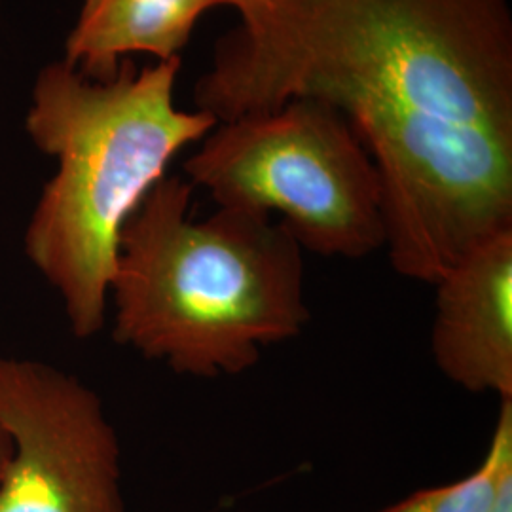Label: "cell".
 I'll list each match as a JSON object with an SVG mask.
<instances>
[{
  "instance_id": "5",
  "label": "cell",
  "mask_w": 512,
  "mask_h": 512,
  "mask_svg": "<svg viewBox=\"0 0 512 512\" xmlns=\"http://www.w3.org/2000/svg\"><path fill=\"white\" fill-rule=\"evenodd\" d=\"M0 423L12 439L0 512H126L120 440L90 385L0 355Z\"/></svg>"
},
{
  "instance_id": "1",
  "label": "cell",
  "mask_w": 512,
  "mask_h": 512,
  "mask_svg": "<svg viewBox=\"0 0 512 512\" xmlns=\"http://www.w3.org/2000/svg\"><path fill=\"white\" fill-rule=\"evenodd\" d=\"M296 97L340 110L363 141L397 274L435 285L512 232L507 0H291L262 42H220L196 86L219 124Z\"/></svg>"
},
{
  "instance_id": "4",
  "label": "cell",
  "mask_w": 512,
  "mask_h": 512,
  "mask_svg": "<svg viewBox=\"0 0 512 512\" xmlns=\"http://www.w3.org/2000/svg\"><path fill=\"white\" fill-rule=\"evenodd\" d=\"M219 207L279 215L302 251L361 260L385 247L376 165L340 110L296 97L220 122L184 162Z\"/></svg>"
},
{
  "instance_id": "11",
  "label": "cell",
  "mask_w": 512,
  "mask_h": 512,
  "mask_svg": "<svg viewBox=\"0 0 512 512\" xmlns=\"http://www.w3.org/2000/svg\"><path fill=\"white\" fill-rule=\"evenodd\" d=\"M10 456H12V439H10L8 431L4 429V425L0 423V478L6 471Z\"/></svg>"
},
{
  "instance_id": "6",
  "label": "cell",
  "mask_w": 512,
  "mask_h": 512,
  "mask_svg": "<svg viewBox=\"0 0 512 512\" xmlns=\"http://www.w3.org/2000/svg\"><path fill=\"white\" fill-rule=\"evenodd\" d=\"M435 287L437 368L469 393L512 399V232L463 256Z\"/></svg>"
},
{
  "instance_id": "8",
  "label": "cell",
  "mask_w": 512,
  "mask_h": 512,
  "mask_svg": "<svg viewBox=\"0 0 512 512\" xmlns=\"http://www.w3.org/2000/svg\"><path fill=\"white\" fill-rule=\"evenodd\" d=\"M512 478V399H501L494 435L473 473L437 488L420 490L380 512H490Z\"/></svg>"
},
{
  "instance_id": "9",
  "label": "cell",
  "mask_w": 512,
  "mask_h": 512,
  "mask_svg": "<svg viewBox=\"0 0 512 512\" xmlns=\"http://www.w3.org/2000/svg\"><path fill=\"white\" fill-rule=\"evenodd\" d=\"M291 0H222L241 16V29L224 38L228 44L253 46L268 37L283 18Z\"/></svg>"
},
{
  "instance_id": "7",
  "label": "cell",
  "mask_w": 512,
  "mask_h": 512,
  "mask_svg": "<svg viewBox=\"0 0 512 512\" xmlns=\"http://www.w3.org/2000/svg\"><path fill=\"white\" fill-rule=\"evenodd\" d=\"M222 0H84L65 44V63L109 80L129 55L179 57L205 12Z\"/></svg>"
},
{
  "instance_id": "3",
  "label": "cell",
  "mask_w": 512,
  "mask_h": 512,
  "mask_svg": "<svg viewBox=\"0 0 512 512\" xmlns=\"http://www.w3.org/2000/svg\"><path fill=\"white\" fill-rule=\"evenodd\" d=\"M181 55L137 69L124 59L109 80L65 61L38 74L25 128L57 164L25 230V255L59 296L78 340L107 323L118 241L131 213L171 160L219 122L175 107Z\"/></svg>"
},
{
  "instance_id": "2",
  "label": "cell",
  "mask_w": 512,
  "mask_h": 512,
  "mask_svg": "<svg viewBox=\"0 0 512 512\" xmlns=\"http://www.w3.org/2000/svg\"><path fill=\"white\" fill-rule=\"evenodd\" d=\"M192 192L165 175L124 224L112 338L183 376H236L310 323L304 251L268 215L219 207L192 219Z\"/></svg>"
},
{
  "instance_id": "10",
  "label": "cell",
  "mask_w": 512,
  "mask_h": 512,
  "mask_svg": "<svg viewBox=\"0 0 512 512\" xmlns=\"http://www.w3.org/2000/svg\"><path fill=\"white\" fill-rule=\"evenodd\" d=\"M490 512H512V478L503 484Z\"/></svg>"
}]
</instances>
